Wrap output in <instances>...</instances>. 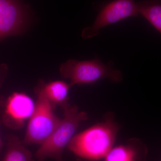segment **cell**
<instances>
[{
	"label": "cell",
	"mask_w": 161,
	"mask_h": 161,
	"mask_svg": "<svg viewBox=\"0 0 161 161\" xmlns=\"http://www.w3.org/2000/svg\"><path fill=\"white\" fill-rule=\"evenodd\" d=\"M26 19V12L19 0H0V39L21 33Z\"/></svg>",
	"instance_id": "cell-7"
},
{
	"label": "cell",
	"mask_w": 161,
	"mask_h": 161,
	"mask_svg": "<svg viewBox=\"0 0 161 161\" xmlns=\"http://www.w3.org/2000/svg\"><path fill=\"white\" fill-rule=\"evenodd\" d=\"M114 62L104 63L98 58L89 60H69L62 64L60 71L63 78L69 79L70 86L75 85L93 84L103 79L113 83L123 79L121 72L114 68Z\"/></svg>",
	"instance_id": "cell-3"
},
{
	"label": "cell",
	"mask_w": 161,
	"mask_h": 161,
	"mask_svg": "<svg viewBox=\"0 0 161 161\" xmlns=\"http://www.w3.org/2000/svg\"><path fill=\"white\" fill-rule=\"evenodd\" d=\"M142 15L161 34V0H145L137 3Z\"/></svg>",
	"instance_id": "cell-11"
},
{
	"label": "cell",
	"mask_w": 161,
	"mask_h": 161,
	"mask_svg": "<svg viewBox=\"0 0 161 161\" xmlns=\"http://www.w3.org/2000/svg\"><path fill=\"white\" fill-rule=\"evenodd\" d=\"M138 14L135 0H114L102 8L93 25L83 30L81 36L85 39L93 37L105 26Z\"/></svg>",
	"instance_id": "cell-5"
},
{
	"label": "cell",
	"mask_w": 161,
	"mask_h": 161,
	"mask_svg": "<svg viewBox=\"0 0 161 161\" xmlns=\"http://www.w3.org/2000/svg\"><path fill=\"white\" fill-rule=\"evenodd\" d=\"M5 101L3 97H0V107H4L5 105Z\"/></svg>",
	"instance_id": "cell-12"
},
{
	"label": "cell",
	"mask_w": 161,
	"mask_h": 161,
	"mask_svg": "<svg viewBox=\"0 0 161 161\" xmlns=\"http://www.w3.org/2000/svg\"><path fill=\"white\" fill-rule=\"evenodd\" d=\"M53 105L64 103L69 101V91L70 86L61 80L52 81L47 84L41 82L38 86Z\"/></svg>",
	"instance_id": "cell-9"
},
{
	"label": "cell",
	"mask_w": 161,
	"mask_h": 161,
	"mask_svg": "<svg viewBox=\"0 0 161 161\" xmlns=\"http://www.w3.org/2000/svg\"><path fill=\"white\" fill-rule=\"evenodd\" d=\"M120 128L110 113L102 121L75 134L68 148L84 160L99 161L113 147Z\"/></svg>",
	"instance_id": "cell-1"
},
{
	"label": "cell",
	"mask_w": 161,
	"mask_h": 161,
	"mask_svg": "<svg viewBox=\"0 0 161 161\" xmlns=\"http://www.w3.org/2000/svg\"><path fill=\"white\" fill-rule=\"evenodd\" d=\"M148 149L139 139H129L125 143L113 147L104 161H146Z\"/></svg>",
	"instance_id": "cell-8"
},
{
	"label": "cell",
	"mask_w": 161,
	"mask_h": 161,
	"mask_svg": "<svg viewBox=\"0 0 161 161\" xmlns=\"http://www.w3.org/2000/svg\"><path fill=\"white\" fill-rule=\"evenodd\" d=\"M2 161H34L31 152L15 136L7 139L5 155Z\"/></svg>",
	"instance_id": "cell-10"
},
{
	"label": "cell",
	"mask_w": 161,
	"mask_h": 161,
	"mask_svg": "<svg viewBox=\"0 0 161 161\" xmlns=\"http://www.w3.org/2000/svg\"><path fill=\"white\" fill-rule=\"evenodd\" d=\"M2 120L4 125L13 130L23 128L31 118L35 109L33 100L26 94L14 92L5 101Z\"/></svg>",
	"instance_id": "cell-6"
},
{
	"label": "cell",
	"mask_w": 161,
	"mask_h": 161,
	"mask_svg": "<svg viewBox=\"0 0 161 161\" xmlns=\"http://www.w3.org/2000/svg\"><path fill=\"white\" fill-rule=\"evenodd\" d=\"M34 111L29 119L23 141L24 145L42 144L50 136L61 119L55 114L54 106L38 86Z\"/></svg>",
	"instance_id": "cell-4"
},
{
	"label": "cell",
	"mask_w": 161,
	"mask_h": 161,
	"mask_svg": "<svg viewBox=\"0 0 161 161\" xmlns=\"http://www.w3.org/2000/svg\"><path fill=\"white\" fill-rule=\"evenodd\" d=\"M61 106L64 111L63 118L37 151L36 156L38 161H44L49 158L54 159L55 161H62L64 148L75 136L80 124L88 117L86 112L79 111L76 105H72L69 101Z\"/></svg>",
	"instance_id": "cell-2"
},
{
	"label": "cell",
	"mask_w": 161,
	"mask_h": 161,
	"mask_svg": "<svg viewBox=\"0 0 161 161\" xmlns=\"http://www.w3.org/2000/svg\"><path fill=\"white\" fill-rule=\"evenodd\" d=\"M3 72V70H2L1 69H0V85L2 83V81H3V75H2V72Z\"/></svg>",
	"instance_id": "cell-13"
},
{
	"label": "cell",
	"mask_w": 161,
	"mask_h": 161,
	"mask_svg": "<svg viewBox=\"0 0 161 161\" xmlns=\"http://www.w3.org/2000/svg\"><path fill=\"white\" fill-rule=\"evenodd\" d=\"M2 146V141L1 140V137H0V150H1V148Z\"/></svg>",
	"instance_id": "cell-14"
}]
</instances>
